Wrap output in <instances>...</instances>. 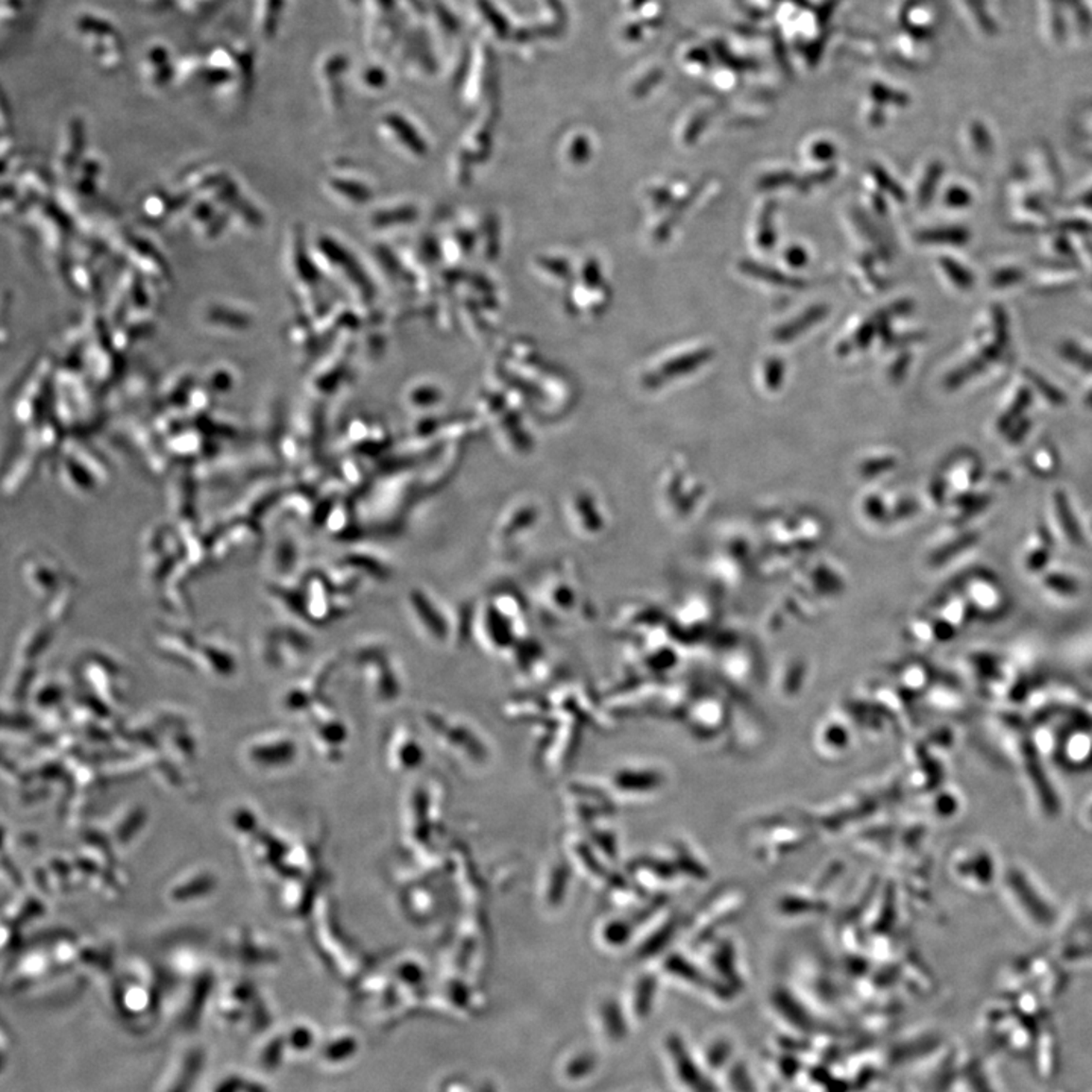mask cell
<instances>
[{"label":"cell","instance_id":"obj_1","mask_svg":"<svg viewBox=\"0 0 1092 1092\" xmlns=\"http://www.w3.org/2000/svg\"><path fill=\"white\" fill-rule=\"evenodd\" d=\"M669 1050H671L675 1071L687 1088L694 1089L695 1092H712V1086L705 1082L700 1069L695 1066V1062L690 1061L689 1054L686 1053L679 1039L669 1041Z\"/></svg>","mask_w":1092,"mask_h":1092},{"label":"cell","instance_id":"obj_2","mask_svg":"<svg viewBox=\"0 0 1092 1092\" xmlns=\"http://www.w3.org/2000/svg\"><path fill=\"white\" fill-rule=\"evenodd\" d=\"M823 315H824V308H813V310H810L807 315L803 316L800 321H795V322L790 325V328L788 326V328H785V330L780 331V333H778V338H792V336H795V334L800 333L801 330H805V326L810 325V323H815L817 321H820V319L823 318Z\"/></svg>","mask_w":1092,"mask_h":1092},{"label":"cell","instance_id":"obj_3","mask_svg":"<svg viewBox=\"0 0 1092 1092\" xmlns=\"http://www.w3.org/2000/svg\"><path fill=\"white\" fill-rule=\"evenodd\" d=\"M745 270L752 273V275L765 276V280L772 281V283L775 284H789V286H800L798 281H790V278L788 280V278L783 276L782 273L775 272V270H768V269L759 268V266L748 265V268H745Z\"/></svg>","mask_w":1092,"mask_h":1092},{"label":"cell","instance_id":"obj_4","mask_svg":"<svg viewBox=\"0 0 1092 1092\" xmlns=\"http://www.w3.org/2000/svg\"><path fill=\"white\" fill-rule=\"evenodd\" d=\"M805 260H806V255H805V252H803V251H800V250L790 251V252L788 253V261H789V263H792V265H803V261H805Z\"/></svg>","mask_w":1092,"mask_h":1092}]
</instances>
